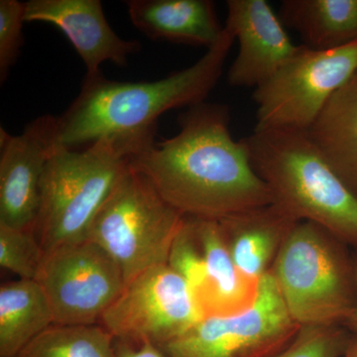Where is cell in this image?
Here are the masks:
<instances>
[{
  "label": "cell",
  "mask_w": 357,
  "mask_h": 357,
  "mask_svg": "<svg viewBox=\"0 0 357 357\" xmlns=\"http://www.w3.org/2000/svg\"><path fill=\"white\" fill-rule=\"evenodd\" d=\"M178 122L175 136L134 155L130 166L181 215L220 222L273 203L243 140L230 134L229 107L199 103Z\"/></svg>",
  "instance_id": "6da1fadb"
},
{
  "label": "cell",
  "mask_w": 357,
  "mask_h": 357,
  "mask_svg": "<svg viewBox=\"0 0 357 357\" xmlns=\"http://www.w3.org/2000/svg\"><path fill=\"white\" fill-rule=\"evenodd\" d=\"M234 40L225 26L222 38L198 62L159 81H112L102 73L84 77L79 96L58 116V144L79 150L107 139L130 158L144 151L156 142L161 115L204 102L222 76Z\"/></svg>",
  "instance_id": "7a4b0ae2"
},
{
  "label": "cell",
  "mask_w": 357,
  "mask_h": 357,
  "mask_svg": "<svg viewBox=\"0 0 357 357\" xmlns=\"http://www.w3.org/2000/svg\"><path fill=\"white\" fill-rule=\"evenodd\" d=\"M273 203L314 223L357 253V197L319 153L307 131L255 129L243 138Z\"/></svg>",
  "instance_id": "3957f363"
},
{
  "label": "cell",
  "mask_w": 357,
  "mask_h": 357,
  "mask_svg": "<svg viewBox=\"0 0 357 357\" xmlns=\"http://www.w3.org/2000/svg\"><path fill=\"white\" fill-rule=\"evenodd\" d=\"M269 272L300 326H342L356 307L349 246L314 223L294 227Z\"/></svg>",
  "instance_id": "277c9868"
},
{
  "label": "cell",
  "mask_w": 357,
  "mask_h": 357,
  "mask_svg": "<svg viewBox=\"0 0 357 357\" xmlns=\"http://www.w3.org/2000/svg\"><path fill=\"white\" fill-rule=\"evenodd\" d=\"M129 165V155L112 140L79 150L56 146L45 172L35 227L44 256L88 238L98 211Z\"/></svg>",
  "instance_id": "5b68a950"
},
{
  "label": "cell",
  "mask_w": 357,
  "mask_h": 357,
  "mask_svg": "<svg viewBox=\"0 0 357 357\" xmlns=\"http://www.w3.org/2000/svg\"><path fill=\"white\" fill-rule=\"evenodd\" d=\"M185 218L129 165L98 211L88 238L109 253L128 284L150 268L168 264Z\"/></svg>",
  "instance_id": "8992f818"
},
{
  "label": "cell",
  "mask_w": 357,
  "mask_h": 357,
  "mask_svg": "<svg viewBox=\"0 0 357 357\" xmlns=\"http://www.w3.org/2000/svg\"><path fill=\"white\" fill-rule=\"evenodd\" d=\"M357 73V40L332 50H301L255 89V129L307 131L335 91Z\"/></svg>",
  "instance_id": "52a82bcc"
},
{
  "label": "cell",
  "mask_w": 357,
  "mask_h": 357,
  "mask_svg": "<svg viewBox=\"0 0 357 357\" xmlns=\"http://www.w3.org/2000/svg\"><path fill=\"white\" fill-rule=\"evenodd\" d=\"M300 328L268 272L246 311L206 317L182 337L158 347L171 357H268L287 347Z\"/></svg>",
  "instance_id": "ba28073f"
},
{
  "label": "cell",
  "mask_w": 357,
  "mask_h": 357,
  "mask_svg": "<svg viewBox=\"0 0 357 357\" xmlns=\"http://www.w3.org/2000/svg\"><path fill=\"white\" fill-rule=\"evenodd\" d=\"M36 282L55 325H98L126 286L121 268L91 239L65 244L44 256Z\"/></svg>",
  "instance_id": "9c48e42d"
},
{
  "label": "cell",
  "mask_w": 357,
  "mask_h": 357,
  "mask_svg": "<svg viewBox=\"0 0 357 357\" xmlns=\"http://www.w3.org/2000/svg\"><path fill=\"white\" fill-rule=\"evenodd\" d=\"M203 319L187 282L168 264H162L128 282L100 324L115 340L163 345Z\"/></svg>",
  "instance_id": "30bf717a"
},
{
  "label": "cell",
  "mask_w": 357,
  "mask_h": 357,
  "mask_svg": "<svg viewBox=\"0 0 357 357\" xmlns=\"http://www.w3.org/2000/svg\"><path fill=\"white\" fill-rule=\"evenodd\" d=\"M57 133L58 117L50 114L35 119L20 135L0 130V225L35 230Z\"/></svg>",
  "instance_id": "8fae6325"
},
{
  "label": "cell",
  "mask_w": 357,
  "mask_h": 357,
  "mask_svg": "<svg viewBox=\"0 0 357 357\" xmlns=\"http://www.w3.org/2000/svg\"><path fill=\"white\" fill-rule=\"evenodd\" d=\"M229 28L239 49L227 74L230 86L258 88L302 48L289 38L283 22L265 0H229Z\"/></svg>",
  "instance_id": "7c38bea8"
},
{
  "label": "cell",
  "mask_w": 357,
  "mask_h": 357,
  "mask_svg": "<svg viewBox=\"0 0 357 357\" xmlns=\"http://www.w3.org/2000/svg\"><path fill=\"white\" fill-rule=\"evenodd\" d=\"M24 21L49 23L64 33L83 60L86 76L102 73L105 62L123 67L141 50L139 42L114 31L100 0H30L24 2Z\"/></svg>",
  "instance_id": "4fadbf2b"
},
{
  "label": "cell",
  "mask_w": 357,
  "mask_h": 357,
  "mask_svg": "<svg viewBox=\"0 0 357 357\" xmlns=\"http://www.w3.org/2000/svg\"><path fill=\"white\" fill-rule=\"evenodd\" d=\"M223 237L236 267L260 281L271 269L298 220L272 203L220 220Z\"/></svg>",
  "instance_id": "5bb4252c"
},
{
  "label": "cell",
  "mask_w": 357,
  "mask_h": 357,
  "mask_svg": "<svg viewBox=\"0 0 357 357\" xmlns=\"http://www.w3.org/2000/svg\"><path fill=\"white\" fill-rule=\"evenodd\" d=\"M126 6L131 23L153 40L208 50L225 31L211 0H129Z\"/></svg>",
  "instance_id": "9a60e30c"
},
{
  "label": "cell",
  "mask_w": 357,
  "mask_h": 357,
  "mask_svg": "<svg viewBox=\"0 0 357 357\" xmlns=\"http://www.w3.org/2000/svg\"><path fill=\"white\" fill-rule=\"evenodd\" d=\"M192 220L206 263V285L198 299L204 318L246 311L257 299L260 281L246 276L236 267L220 222Z\"/></svg>",
  "instance_id": "2e32d148"
},
{
  "label": "cell",
  "mask_w": 357,
  "mask_h": 357,
  "mask_svg": "<svg viewBox=\"0 0 357 357\" xmlns=\"http://www.w3.org/2000/svg\"><path fill=\"white\" fill-rule=\"evenodd\" d=\"M338 178L357 197V77L335 91L307 131Z\"/></svg>",
  "instance_id": "e0dca14e"
},
{
  "label": "cell",
  "mask_w": 357,
  "mask_h": 357,
  "mask_svg": "<svg viewBox=\"0 0 357 357\" xmlns=\"http://www.w3.org/2000/svg\"><path fill=\"white\" fill-rule=\"evenodd\" d=\"M278 15L311 50H332L357 40V0H284Z\"/></svg>",
  "instance_id": "ac0fdd59"
},
{
  "label": "cell",
  "mask_w": 357,
  "mask_h": 357,
  "mask_svg": "<svg viewBox=\"0 0 357 357\" xmlns=\"http://www.w3.org/2000/svg\"><path fill=\"white\" fill-rule=\"evenodd\" d=\"M55 325L43 289L35 280L8 282L0 287V357H15Z\"/></svg>",
  "instance_id": "d6986e66"
},
{
  "label": "cell",
  "mask_w": 357,
  "mask_h": 357,
  "mask_svg": "<svg viewBox=\"0 0 357 357\" xmlns=\"http://www.w3.org/2000/svg\"><path fill=\"white\" fill-rule=\"evenodd\" d=\"M15 357H116V347L102 325H53Z\"/></svg>",
  "instance_id": "ffe728a7"
},
{
  "label": "cell",
  "mask_w": 357,
  "mask_h": 357,
  "mask_svg": "<svg viewBox=\"0 0 357 357\" xmlns=\"http://www.w3.org/2000/svg\"><path fill=\"white\" fill-rule=\"evenodd\" d=\"M44 251L34 229L0 225V266L24 280H36Z\"/></svg>",
  "instance_id": "44dd1931"
},
{
  "label": "cell",
  "mask_w": 357,
  "mask_h": 357,
  "mask_svg": "<svg viewBox=\"0 0 357 357\" xmlns=\"http://www.w3.org/2000/svg\"><path fill=\"white\" fill-rule=\"evenodd\" d=\"M168 265L187 282L198 302L206 285V263L192 218H185L174 239Z\"/></svg>",
  "instance_id": "7402d4cb"
},
{
  "label": "cell",
  "mask_w": 357,
  "mask_h": 357,
  "mask_svg": "<svg viewBox=\"0 0 357 357\" xmlns=\"http://www.w3.org/2000/svg\"><path fill=\"white\" fill-rule=\"evenodd\" d=\"M351 337L342 326H301L287 347L268 357H342Z\"/></svg>",
  "instance_id": "603a6c76"
},
{
  "label": "cell",
  "mask_w": 357,
  "mask_h": 357,
  "mask_svg": "<svg viewBox=\"0 0 357 357\" xmlns=\"http://www.w3.org/2000/svg\"><path fill=\"white\" fill-rule=\"evenodd\" d=\"M24 3L17 0H0V82H6L24 43Z\"/></svg>",
  "instance_id": "cb8c5ba5"
},
{
  "label": "cell",
  "mask_w": 357,
  "mask_h": 357,
  "mask_svg": "<svg viewBox=\"0 0 357 357\" xmlns=\"http://www.w3.org/2000/svg\"><path fill=\"white\" fill-rule=\"evenodd\" d=\"M116 357H171L158 345L149 342H129L115 340Z\"/></svg>",
  "instance_id": "d4e9b609"
},
{
  "label": "cell",
  "mask_w": 357,
  "mask_h": 357,
  "mask_svg": "<svg viewBox=\"0 0 357 357\" xmlns=\"http://www.w3.org/2000/svg\"><path fill=\"white\" fill-rule=\"evenodd\" d=\"M354 274H356V281L357 287V253L354 255ZM344 328H347L351 335H357V304L356 307H354V312H351L349 318L347 319V321L344 324Z\"/></svg>",
  "instance_id": "484cf974"
},
{
  "label": "cell",
  "mask_w": 357,
  "mask_h": 357,
  "mask_svg": "<svg viewBox=\"0 0 357 357\" xmlns=\"http://www.w3.org/2000/svg\"><path fill=\"white\" fill-rule=\"evenodd\" d=\"M342 357H357V335H351Z\"/></svg>",
  "instance_id": "4316f807"
},
{
  "label": "cell",
  "mask_w": 357,
  "mask_h": 357,
  "mask_svg": "<svg viewBox=\"0 0 357 357\" xmlns=\"http://www.w3.org/2000/svg\"><path fill=\"white\" fill-rule=\"evenodd\" d=\"M356 76L357 77V73H356Z\"/></svg>",
  "instance_id": "83f0119b"
}]
</instances>
